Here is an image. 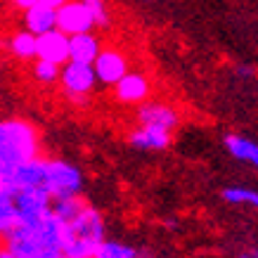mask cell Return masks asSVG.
Returning <instances> with one entry per match:
<instances>
[{
	"label": "cell",
	"mask_w": 258,
	"mask_h": 258,
	"mask_svg": "<svg viewBox=\"0 0 258 258\" xmlns=\"http://www.w3.org/2000/svg\"><path fill=\"white\" fill-rule=\"evenodd\" d=\"M64 223L50 211L43 218L31 223H15L3 235V246L12 251L15 256H36L47 251L62 253Z\"/></svg>",
	"instance_id": "obj_1"
},
{
	"label": "cell",
	"mask_w": 258,
	"mask_h": 258,
	"mask_svg": "<svg viewBox=\"0 0 258 258\" xmlns=\"http://www.w3.org/2000/svg\"><path fill=\"white\" fill-rule=\"evenodd\" d=\"M40 157V135L31 121L0 118V185L19 164Z\"/></svg>",
	"instance_id": "obj_2"
},
{
	"label": "cell",
	"mask_w": 258,
	"mask_h": 258,
	"mask_svg": "<svg viewBox=\"0 0 258 258\" xmlns=\"http://www.w3.org/2000/svg\"><path fill=\"white\" fill-rule=\"evenodd\" d=\"M104 242V218L102 213L83 204L81 211L64 223L62 256L64 258H93L97 246Z\"/></svg>",
	"instance_id": "obj_3"
},
{
	"label": "cell",
	"mask_w": 258,
	"mask_h": 258,
	"mask_svg": "<svg viewBox=\"0 0 258 258\" xmlns=\"http://www.w3.org/2000/svg\"><path fill=\"white\" fill-rule=\"evenodd\" d=\"M43 189L55 199L76 197L83 189V173L76 164L64 159H45V173H43Z\"/></svg>",
	"instance_id": "obj_4"
},
{
	"label": "cell",
	"mask_w": 258,
	"mask_h": 258,
	"mask_svg": "<svg viewBox=\"0 0 258 258\" xmlns=\"http://www.w3.org/2000/svg\"><path fill=\"white\" fill-rule=\"evenodd\" d=\"M62 93L69 102H74L76 107H86L90 102V95L97 88V79H95L93 64L83 62H64L59 69V81Z\"/></svg>",
	"instance_id": "obj_5"
},
{
	"label": "cell",
	"mask_w": 258,
	"mask_h": 258,
	"mask_svg": "<svg viewBox=\"0 0 258 258\" xmlns=\"http://www.w3.org/2000/svg\"><path fill=\"white\" fill-rule=\"evenodd\" d=\"M55 29H59L64 36H76V33L95 31L97 24H95L93 10L83 0H67L64 5L57 8Z\"/></svg>",
	"instance_id": "obj_6"
},
{
	"label": "cell",
	"mask_w": 258,
	"mask_h": 258,
	"mask_svg": "<svg viewBox=\"0 0 258 258\" xmlns=\"http://www.w3.org/2000/svg\"><path fill=\"white\" fill-rule=\"evenodd\" d=\"M15 199V223H31V220L43 218L45 213L52 211V197L43 187H26L12 192Z\"/></svg>",
	"instance_id": "obj_7"
},
{
	"label": "cell",
	"mask_w": 258,
	"mask_h": 258,
	"mask_svg": "<svg viewBox=\"0 0 258 258\" xmlns=\"http://www.w3.org/2000/svg\"><path fill=\"white\" fill-rule=\"evenodd\" d=\"M93 71H95V79L102 86H114L125 71H131L128 67V55L118 47H102L100 55L95 57L93 62Z\"/></svg>",
	"instance_id": "obj_8"
},
{
	"label": "cell",
	"mask_w": 258,
	"mask_h": 258,
	"mask_svg": "<svg viewBox=\"0 0 258 258\" xmlns=\"http://www.w3.org/2000/svg\"><path fill=\"white\" fill-rule=\"evenodd\" d=\"M111 88H114L116 102L128 104V107H138L142 102H147L152 95V83L142 71H125Z\"/></svg>",
	"instance_id": "obj_9"
},
{
	"label": "cell",
	"mask_w": 258,
	"mask_h": 258,
	"mask_svg": "<svg viewBox=\"0 0 258 258\" xmlns=\"http://www.w3.org/2000/svg\"><path fill=\"white\" fill-rule=\"evenodd\" d=\"M138 123L140 125H154L164 131H175L180 125V111L168 104V102H154L147 100L138 104Z\"/></svg>",
	"instance_id": "obj_10"
},
{
	"label": "cell",
	"mask_w": 258,
	"mask_h": 258,
	"mask_svg": "<svg viewBox=\"0 0 258 258\" xmlns=\"http://www.w3.org/2000/svg\"><path fill=\"white\" fill-rule=\"evenodd\" d=\"M43 173H45V159L43 157H33L29 161H24L10 173L3 187L10 192L17 189H26V187H43Z\"/></svg>",
	"instance_id": "obj_11"
},
{
	"label": "cell",
	"mask_w": 258,
	"mask_h": 258,
	"mask_svg": "<svg viewBox=\"0 0 258 258\" xmlns=\"http://www.w3.org/2000/svg\"><path fill=\"white\" fill-rule=\"evenodd\" d=\"M36 59H47L59 67L69 62V36H64L59 29H50L36 36Z\"/></svg>",
	"instance_id": "obj_12"
},
{
	"label": "cell",
	"mask_w": 258,
	"mask_h": 258,
	"mask_svg": "<svg viewBox=\"0 0 258 258\" xmlns=\"http://www.w3.org/2000/svg\"><path fill=\"white\" fill-rule=\"evenodd\" d=\"M173 133L164 128H154V125H135L128 133V145L140 152H164L171 147Z\"/></svg>",
	"instance_id": "obj_13"
},
{
	"label": "cell",
	"mask_w": 258,
	"mask_h": 258,
	"mask_svg": "<svg viewBox=\"0 0 258 258\" xmlns=\"http://www.w3.org/2000/svg\"><path fill=\"white\" fill-rule=\"evenodd\" d=\"M100 50H102V40L95 31L69 36V59L71 62L93 64L95 57L100 55Z\"/></svg>",
	"instance_id": "obj_14"
},
{
	"label": "cell",
	"mask_w": 258,
	"mask_h": 258,
	"mask_svg": "<svg viewBox=\"0 0 258 258\" xmlns=\"http://www.w3.org/2000/svg\"><path fill=\"white\" fill-rule=\"evenodd\" d=\"M55 19H57V10L47 8L43 3H36L29 10H24V29L31 31L33 36L55 29Z\"/></svg>",
	"instance_id": "obj_15"
},
{
	"label": "cell",
	"mask_w": 258,
	"mask_h": 258,
	"mask_svg": "<svg viewBox=\"0 0 258 258\" xmlns=\"http://www.w3.org/2000/svg\"><path fill=\"white\" fill-rule=\"evenodd\" d=\"M225 149L230 152V157L242 161V164H249L253 166L258 171V142L244 138V135H237V133H230L225 135Z\"/></svg>",
	"instance_id": "obj_16"
},
{
	"label": "cell",
	"mask_w": 258,
	"mask_h": 258,
	"mask_svg": "<svg viewBox=\"0 0 258 258\" xmlns=\"http://www.w3.org/2000/svg\"><path fill=\"white\" fill-rule=\"evenodd\" d=\"M8 50L10 55L19 59V62H33L36 59V36L31 31H26V29L12 33L8 40Z\"/></svg>",
	"instance_id": "obj_17"
},
{
	"label": "cell",
	"mask_w": 258,
	"mask_h": 258,
	"mask_svg": "<svg viewBox=\"0 0 258 258\" xmlns=\"http://www.w3.org/2000/svg\"><path fill=\"white\" fill-rule=\"evenodd\" d=\"M223 202L235 204V206H251L258 211V189L253 187H242V185H235V187H225L220 192Z\"/></svg>",
	"instance_id": "obj_18"
},
{
	"label": "cell",
	"mask_w": 258,
	"mask_h": 258,
	"mask_svg": "<svg viewBox=\"0 0 258 258\" xmlns=\"http://www.w3.org/2000/svg\"><path fill=\"white\" fill-rule=\"evenodd\" d=\"M59 64L55 62H47V59H33L31 64V76L36 83L40 86H55L57 81H59Z\"/></svg>",
	"instance_id": "obj_19"
},
{
	"label": "cell",
	"mask_w": 258,
	"mask_h": 258,
	"mask_svg": "<svg viewBox=\"0 0 258 258\" xmlns=\"http://www.w3.org/2000/svg\"><path fill=\"white\" fill-rule=\"evenodd\" d=\"M93 258H138V249L131 244L114 242V239H104L97 246Z\"/></svg>",
	"instance_id": "obj_20"
},
{
	"label": "cell",
	"mask_w": 258,
	"mask_h": 258,
	"mask_svg": "<svg viewBox=\"0 0 258 258\" xmlns=\"http://www.w3.org/2000/svg\"><path fill=\"white\" fill-rule=\"evenodd\" d=\"M15 220H17V213H15V199H12V192L0 185V237L15 225Z\"/></svg>",
	"instance_id": "obj_21"
},
{
	"label": "cell",
	"mask_w": 258,
	"mask_h": 258,
	"mask_svg": "<svg viewBox=\"0 0 258 258\" xmlns=\"http://www.w3.org/2000/svg\"><path fill=\"white\" fill-rule=\"evenodd\" d=\"M83 204L86 202L81 199V195L64 197V199H55V202H52V213H55L62 223H67V220H71L76 213L81 211V206H83Z\"/></svg>",
	"instance_id": "obj_22"
},
{
	"label": "cell",
	"mask_w": 258,
	"mask_h": 258,
	"mask_svg": "<svg viewBox=\"0 0 258 258\" xmlns=\"http://www.w3.org/2000/svg\"><path fill=\"white\" fill-rule=\"evenodd\" d=\"M83 3L93 10L95 24H97V26H109V10H107V0H83Z\"/></svg>",
	"instance_id": "obj_23"
},
{
	"label": "cell",
	"mask_w": 258,
	"mask_h": 258,
	"mask_svg": "<svg viewBox=\"0 0 258 258\" xmlns=\"http://www.w3.org/2000/svg\"><path fill=\"white\" fill-rule=\"evenodd\" d=\"M0 258H64L59 251H47V253H36V256H15L12 251H8L5 246L0 249Z\"/></svg>",
	"instance_id": "obj_24"
},
{
	"label": "cell",
	"mask_w": 258,
	"mask_h": 258,
	"mask_svg": "<svg viewBox=\"0 0 258 258\" xmlns=\"http://www.w3.org/2000/svg\"><path fill=\"white\" fill-rule=\"evenodd\" d=\"M10 3H12V5H15L17 10H29L31 8V5H36V3H38V0H10Z\"/></svg>",
	"instance_id": "obj_25"
},
{
	"label": "cell",
	"mask_w": 258,
	"mask_h": 258,
	"mask_svg": "<svg viewBox=\"0 0 258 258\" xmlns=\"http://www.w3.org/2000/svg\"><path fill=\"white\" fill-rule=\"evenodd\" d=\"M38 3H43V5H47V8L57 10V8H59V5H64L67 0H38Z\"/></svg>",
	"instance_id": "obj_26"
},
{
	"label": "cell",
	"mask_w": 258,
	"mask_h": 258,
	"mask_svg": "<svg viewBox=\"0 0 258 258\" xmlns=\"http://www.w3.org/2000/svg\"><path fill=\"white\" fill-rule=\"evenodd\" d=\"M237 74H239L242 79H251V74H253V69H251V67H237Z\"/></svg>",
	"instance_id": "obj_27"
},
{
	"label": "cell",
	"mask_w": 258,
	"mask_h": 258,
	"mask_svg": "<svg viewBox=\"0 0 258 258\" xmlns=\"http://www.w3.org/2000/svg\"><path fill=\"white\" fill-rule=\"evenodd\" d=\"M239 258H256V256H253V253H242Z\"/></svg>",
	"instance_id": "obj_28"
},
{
	"label": "cell",
	"mask_w": 258,
	"mask_h": 258,
	"mask_svg": "<svg viewBox=\"0 0 258 258\" xmlns=\"http://www.w3.org/2000/svg\"><path fill=\"white\" fill-rule=\"evenodd\" d=\"M253 256H256V258H258V253H253Z\"/></svg>",
	"instance_id": "obj_29"
},
{
	"label": "cell",
	"mask_w": 258,
	"mask_h": 258,
	"mask_svg": "<svg viewBox=\"0 0 258 258\" xmlns=\"http://www.w3.org/2000/svg\"><path fill=\"white\" fill-rule=\"evenodd\" d=\"M147 3H152V0H147Z\"/></svg>",
	"instance_id": "obj_30"
}]
</instances>
